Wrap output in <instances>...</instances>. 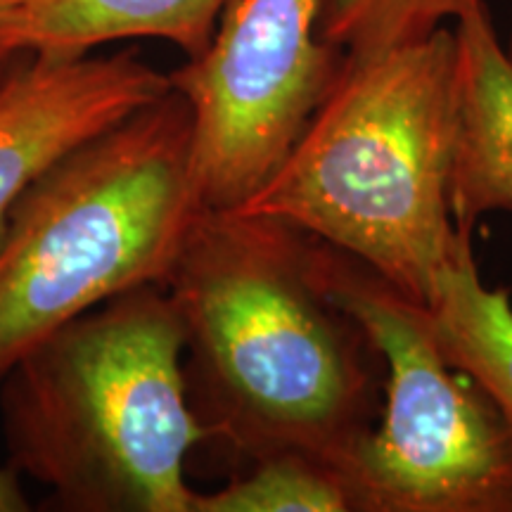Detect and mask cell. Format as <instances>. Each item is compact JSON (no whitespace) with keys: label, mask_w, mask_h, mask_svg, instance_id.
Listing matches in <instances>:
<instances>
[{"label":"cell","mask_w":512,"mask_h":512,"mask_svg":"<svg viewBox=\"0 0 512 512\" xmlns=\"http://www.w3.org/2000/svg\"><path fill=\"white\" fill-rule=\"evenodd\" d=\"M164 290L190 351V403L211 439L252 460L302 451L344 472L380 420L387 366L332 297L320 240L292 223L204 209Z\"/></svg>","instance_id":"obj_1"},{"label":"cell","mask_w":512,"mask_h":512,"mask_svg":"<svg viewBox=\"0 0 512 512\" xmlns=\"http://www.w3.org/2000/svg\"><path fill=\"white\" fill-rule=\"evenodd\" d=\"M185 330L162 285L72 320L0 384L10 467L76 512H192L190 451L211 439L190 403Z\"/></svg>","instance_id":"obj_2"},{"label":"cell","mask_w":512,"mask_h":512,"mask_svg":"<svg viewBox=\"0 0 512 512\" xmlns=\"http://www.w3.org/2000/svg\"><path fill=\"white\" fill-rule=\"evenodd\" d=\"M456 131L453 27L366 60L347 57L285 164L233 211L292 223L430 306L458 242Z\"/></svg>","instance_id":"obj_3"},{"label":"cell","mask_w":512,"mask_h":512,"mask_svg":"<svg viewBox=\"0 0 512 512\" xmlns=\"http://www.w3.org/2000/svg\"><path fill=\"white\" fill-rule=\"evenodd\" d=\"M202 211L192 114L174 88L55 164L0 240V384L72 320L164 287Z\"/></svg>","instance_id":"obj_4"},{"label":"cell","mask_w":512,"mask_h":512,"mask_svg":"<svg viewBox=\"0 0 512 512\" xmlns=\"http://www.w3.org/2000/svg\"><path fill=\"white\" fill-rule=\"evenodd\" d=\"M320 268L387 366L380 420L344 465L356 512H512V427L441 351L430 306L323 240Z\"/></svg>","instance_id":"obj_5"},{"label":"cell","mask_w":512,"mask_h":512,"mask_svg":"<svg viewBox=\"0 0 512 512\" xmlns=\"http://www.w3.org/2000/svg\"><path fill=\"white\" fill-rule=\"evenodd\" d=\"M320 0H230L209 46L169 72L192 114L204 209L233 211L285 164L347 55L318 34Z\"/></svg>","instance_id":"obj_6"},{"label":"cell","mask_w":512,"mask_h":512,"mask_svg":"<svg viewBox=\"0 0 512 512\" xmlns=\"http://www.w3.org/2000/svg\"><path fill=\"white\" fill-rule=\"evenodd\" d=\"M169 91L133 50L19 55L0 79V240L31 185Z\"/></svg>","instance_id":"obj_7"},{"label":"cell","mask_w":512,"mask_h":512,"mask_svg":"<svg viewBox=\"0 0 512 512\" xmlns=\"http://www.w3.org/2000/svg\"><path fill=\"white\" fill-rule=\"evenodd\" d=\"M458 41V131L451 169L456 233L472 238L491 211H512V62L477 3L453 22Z\"/></svg>","instance_id":"obj_8"},{"label":"cell","mask_w":512,"mask_h":512,"mask_svg":"<svg viewBox=\"0 0 512 512\" xmlns=\"http://www.w3.org/2000/svg\"><path fill=\"white\" fill-rule=\"evenodd\" d=\"M230 0H24L0 15V41L17 53H91L159 38L197 57Z\"/></svg>","instance_id":"obj_9"},{"label":"cell","mask_w":512,"mask_h":512,"mask_svg":"<svg viewBox=\"0 0 512 512\" xmlns=\"http://www.w3.org/2000/svg\"><path fill=\"white\" fill-rule=\"evenodd\" d=\"M430 311L448 361L482 384L512 427V299L484 283L467 235L458 233Z\"/></svg>","instance_id":"obj_10"},{"label":"cell","mask_w":512,"mask_h":512,"mask_svg":"<svg viewBox=\"0 0 512 512\" xmlns=\"http://www.w3.org/2000/svg\"><path fill=\"white\" fill-rule=\"evenodd\" d=\"M192 512H356V503L335 463L283 451L252 460L245 475L219 491H195Z\"/></svg>","instance_id":"obj_11"},{"label":"cell","mask_w":512,"mask_h":512,"mask_svg":"<svg viewBox=\"0 0 512 512\" xmlns=\"http://www.w3.org/2000/svg\"><path fill=\"white\" fill-rule=\"evenodd\" d=\"M482 0H320L318 34L349 60L425 41Z\"/></svg>","instance_id":"obj_12"},{"label":"cell","mask_w":512,"mask_h":512,"mask_svg":"<svg viewBox=\"0 0 512 512\" xmlns=\"http://www.w3.org/2000/svg\"><path fill=\"white\" fill-rule=\"evenodd\" d=\"M29 510V498L19 486L17 472L12 467H0V512Z\"/></svg>","instance_id":"obj_13"},{"label":"cell","mask_w":512,"mask_h":512,"mask_svg":"<svg viewBox=\"0 0 512 512\" xmlns=\"http://www.w3.org/2000/svg\"><path fill=\"white\" fill-rule=\"evenodd\" d=\"M19 55H22V53H17V50H12L8 43L0 41V79H3V76L8 74V69L17 62Z\"/></svg>","instance_id":"obj_14"},{"label":"cell","mask_w":512,"mask_h":512,"mask_svg":"<svg viewBox=\"0 0 512 512\" xmlns=\"http://www.w3.org/2000/svg\"><path fill=\"white\" fill-rule=\"evenodd\" d=\"M501 43H503V50H505V55H508V60L512 62V15H510V27H508V36L501 38Z\"/></svg>","instance_id":"obj_15"},{"label":"cell","mask_w":512,"mask_h":512,"mask_svg":"<svg viewBox=\"0 0 512 512\" xmlns=\"http://www.w3.org/2000/svg\"><path fill=\"white\" fill-rule=\"evenodd\" d=\"M19 3H24V0H0V15H3V12L12 10V8H17Z\"/></svg>","instance_id":"obj_16"}]
</instances>
